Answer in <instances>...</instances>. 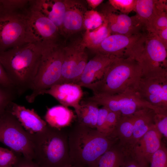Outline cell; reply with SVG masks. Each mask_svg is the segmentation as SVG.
Returning <instances> with one entry per match:
<instances>
[{
	"label": "cell",
	"instance_id": "cell-30",
	"mask_svg": "<svg viewBox=\"0 0 167 167\" xmlns=\"http://www.w3.org/2000/svg\"><path fill=\"white\" fill-rule=\"evenodd\" d=\"M149 167H167V150L164 142L152 155Z\"/></svg>",
	"mask_w": 167,
	"mask_h": 167
},
{
	"label": "cell",
	"instance_id": "cell-23",
	"mask_svg": "<svg viewBox=\"0 0 167 167\" xmlns=\"http://www.w3.org/2000/svg\"><path fill=\"white\" fill-rule=\"evenodd\" d=\"M124 155V149L118 141L99 158L93 167H121Z\"/></svg>",
	"mask_w": 167,
	"mask_h": 167
},
{
	"label": "cell",
	"instance_id": "cell-29",
	"mask_svg": "<svg viewBox=\"0 0 167 167\" xmlns=\"http://www.w3.org/2000/svg\"><path fill=\"white\" fill-rule=\"evenodd\" d=\"M104 21L102 15L96 11H87L84 20V26L86 30H92L101 26Z\"/></svg>",
	"mask_w": 167,
	"mask_h": 167
},
{
	"label": "cell",
	"instance_id": "cell-37",
	"mask_svg": "<svg viewBox=\"0 0 167 167\" xmlns=\"http://www.w3.org/2000/svg\"><path fill=\"white\" fill-rule=\"evenodd\" d=\"M28 0H1L2 7L11 11L23 10L28 6Z\"/></svg>",
	"mask_w": 167,
	"mask_h": 167
},
{
	"label": "cell",
	"instance_id": "cell-39",
	"mask_svg": "<svg viewBox=\"0 0 167 167\" xmlns=\"http://www.w3.org/2000/svg\"><path fill=\"white\" fill-rule=\"evenodd\" d=\"M22 154L19 156L17 161L13 165V167H41L33 161L30 160L25 158Z\"/></svg>",
	"mask_w": 167,
	"mask_h": 167
},
{
	"label": "cell",
	"instance_id": "cell-33",
	"mask_svg": "<svg viewBox=\"0 0 167 167\" xmlns=\"http://www.w3.org/2000/svg\"><path fill=\"white\" fill-rule=\"evenodd\" d=\"M155 126L162 137L167 138V110L156 113L154 118Z\"/></svg>",
	"mask_w": 167,
	"mask_h": 167
},
{
	"label": "cell",
	"instance_id": "cell-9",
	"mask_svg": "<svg viewBox=\"0 0 167 167\" xmlns=\"http://www.w3.org/2000/svg\"><path fill=\"white\" fill-rule=\"evenodd\" d=\"M147 32L131 36L111 34L93 51L118 58L131 57L135 59L141 52Z\"/></svg>",
	"mask_w": 167,
	"mask_h": 167
},
{
	"label": "cell",
	"instance_id": "cell-43",
	"mask_svg": "<svg viewBox=\"0 0 167 167\" xmlns=\"http://www.w3.org/2000/svg\"><path fill=\"white\" fill-rule=\"evenodd\" d=\"M64 167H81L78 165L74 164L71 162L66 165Z\"/></svg>",
	"mask_w": 167,
	"mask_h": 167
},
{
	"label": "cell",
	"instance_id": "cell-44",
	"mask_svg": "<svg viewBox=\"0 0 167 167\" xmlns=\"http://www.w3.org/2000/svg\"><path fill=\"white\" fill-rule=\"evenodd\" d=\"M6 148L0 147V156L4 152Z\"/></svg>",
	"mask_w": 167,
	"mask_h": 167
},
{
	"label": "cell",
	"instance_id": "cell-2",
	"mask_svg": "<svg viewBox=\"0 0 167 167\" xmlns=\"http://www.w3.org/2000/svg\"><path fill=\"white\" fill-rule=\"evenodd\" d=\"M68 138L71 162L81 167H93L118 141L112 135L103 134L77 122L68 133Z\"/></svg>",
	"mask_w": 167,
	"mask_h": 167
},
{
	"label": "cell",
	"instance_id": "cell-45",
	"mask_svg": "<svg viewBox=\"0 0 167 167\" xmlns=\"http://www.w3.org/2000/svg\"><path fill=\"white\" fill-rule=\"evenodd\" d=\"M1 0H0V8L1 7Z\"/></svg>",
	"mask_w": 167,
	"mask_h": 167
},
{
	"label": "cell",
	"instance_id": "cell-12",
	"mask_svg": "<svg viewBox=\"0 0 167 167\" xmlns=\"http://www.w3.org/2000/svg\"><path fill=\"white\" fill-rule=\"evenodd\" d=\"M86 47L82 39H77L63 46L61 75L58 84H76L88 62Z\"/></svg>",
	"mask_w": 167,
	"mask_h": 167
},
{
	"label": "cell",
	"instance_id": "cell-3",
	"mask_svg": "<svg viewBox=\"0 0 167 167\" xmlns=\"http://www.w3.org/2000/svg\"><path fill=\"white\" fill-rule=\"evenodd\" d=\"M142 76L141 67L135 59L116 57L101 79L85 87L97 95H112L128 90L137 92Z\"/></svg>",
	"mask_w": 167,
	"mask_h": 167
},
{
	"label": "cell",
	"instance_id": "cell-32",
	"mask_svg": "<svg viewBox=\"0 0 167 167\" xmlns=\"http://www.w3.org/2000/svg\"><path fill=\"white\" fill-rule=\"evenodd\" d=\"M136 0H109L110 6L115 10L126 14L134 11Z\"/></svg>",
	"mask_w": 167,
	"mask_h": 167
},
{
	"label": "cell",
	"instance_id": "cell-20",
	"mask_svg": "<svg viewBox=\"0 0 167 167\" xmlns=\"http://www.w3.org/2000/svg\"><path fill=\"white\" fill-rule=\"evenodd\" d=\"M156 113L151 109L145 108L135 113L132 138L128 151H131L139 140L155 126L154 118Z\"/></svg>",
	"mask_w": 167,
	"mask_h": 167
},
{
	"label": "cell",
	"instance_id": "cell-41",
	"mask_svg": "<svg viewBox=\"0 0 167 167\" xmlns=\"http://www.w3.org/2000/svg\"><path fill=\"white\" fill-rule=\"evenodd\" d=\"M152 33L154 34L167 48V28L156 30Z\"/></svg>",
	"mask_w": 167,
	"mask_h": 167
},
{
	"label": "cell",
	"instance_id": "cell-8",
	"mask_svg": "<svg viewBox=\"0 0 167 167\" xmlns=\"http://www.w3.org/2000/svg\"><path fill=\"white\" fill-rule=\"evenodd\" d=\"M27 9L11 11L0 8V52L26 44Z\"/></svg>",
	"mask_w": 167,
	"mask_h": 167
},
{
	"label": "cell",
	"instance_id": "cell-42",
	"mask_svg": "<svg viewBox=\"0 0 167 167\" xmlns=\"http://www.w3.org/2000/svg\"><path fill=\"white\" fill-rule=\"evenodd\" d=\"M88 5L92 8H95L100 5L103 1V0H87Z\"/></svg>",
	"mask_w": 167,
	"mask_h": 167
},
{
	"label": "cell",
	"instance_id": "cell-38",
	"mask_svg": "<svg viewBox=\"0 0 167 167\" xmlns=\"http://www.w3.org/2000/svg\"><path fill=\"white\" fill-rule=\"evenodd\" d=\"M121 115L119 112L109 111L106 118V124L110 134L112 135Z\"/></svg>",
	"mask_w": 167,
	"mask_h": 167
},
{
	"label": "cell",
	"instance_id": "cell-14",
	"mask_svg": "<svg viewBox=\"0 0 167 167\" xmlns=\"http://www.w3.org/2000/svg\"><path fill=\"white\" fill-rule=\"evenodd\" d=\"M50 95L62 105L73 107L76 114L79 113L80 101L83 92L81 87L76 84L67 83L57 84L43 91L41 94Z\"/></svg>",
	"mask_w": 167,
	"mask_h": 167
},
{
	"label": "cell",
	"instance_id": "cell-11",
	"mask_svg": "<svg viewBox=\"0 0 167 167\" xmlns=\"http://www.w3.org/2000/svg\"><path fill=\"white\" fill-rule=\"evenodd\" d=\"M26 14V43L43 46L59 42V30L50 19L28 6Z\"/></svg>",
	"mask_w": 167,
	"mask_h": 167
},
{
	"label": "cell",
	"instance_id": "cell-22",
	"mask_svg": "<svg viewBox=\"0 0 167 167\" xmlns=\"http://www.w3.org/2000/svg\"><path fill=\"white\" fill-rule=\"evenodd\" d=\"M135 118V113L130 115H122L112 134L125 151L128 150L131 140Z\"/></svg>",
	"mask_w": 167,
	"mask_h": 167
},
{
	"label": "cell",
	"instance_id": "cell-4",
	"mask_svg": "<svg viewBox=\"0 0 167 167\" xmlns=\"http://www.w3.org/2000/svg\"><path fill=\"white\" fill-rule=\"evenodd\" d=\"M33 161L41 167H64L71 162L68 133L47 125L41 131L32 134Z\"/></svg>",
	"mask_w": 167,
	"mask_h": 167
},
{
	"label": "cell",
	"instance_id": "cell-13",
	"mask_svg": "<svg viewBox=\"0 0 167 167\" xmlns=\"http://www.w3.org/2000/svg\"><path fill=\"white\" fill-rule=\"evenodd\" d=\"M137 92L144 101L158 108L167 110V76L141 77Z\"/></svg>",
	"mask_w": 167,
	"mask_h": 167
},
{
	"label": "cell",
	"instance_id": "cell-35",
	"mask_svg": "<svg viewBox=\"0 0 167 167\" xmlns=\"http://www.w3.org/2000/svg\"><path fill=\"white\" fill-rule=\"evenodd\" d=\"M20 154L6 148L0 156V167L13 166Z\"/></svg>",
	"mask_w": 167,
	"mask_h": 167
},
{
	"label": "cell",
	"instance_id": "cell-17",
	"mask_svg": "<svg viewBox=\"0 0 167 167\" xmlns=\"http://www.w3.org/2000/svg\"><path fill=\"white\" fill-rule=\"evenodd\" d=\"M116 57L96 54L87 62L78 81L76 84L85 87L101 79L105 71Z\"/></svg>",
	"mask_w": 167,
	"mask_h": 167
},
{
	"label": "cell",
	"instance_id": "cell-5",
	"mask_svg": "<svg viewBox=\"0 0 167 167\" xmlns=\"http://www.w3.org/2000/svg\"><path fill=\"white\" fill-rule=\"evenodd\" d=\"M63 57V45L59 42L42 46L39 67L30 88L32 92L25 97L28 102H33L43 91L58 84Z\"/></svg>",
	"mask_w": 167,
	"mask_h": 167
},
{
	"label": "cell",
	"instance_id": "cell-27",
	"mask_svg": "<svg viewBox=\"0 0 167 167\" xmlns=\"http://www.w3.org/2000/svg\"><path fill=\"white\" fill-rule=\"evenodd\" d=\"M110 35L107 23L104 19L102 25L97 28L92 30H86L82 39L86 48L93 51L104 39Z\"/></svg>",
	"mask_w": 167,
	"mask_h": 167
},
{
	"label": "cell",
	"instance_id": "cell-36",
	"mask_svg": "<svg viewBox=\"0 0 167 167\" xmlns=\"http://www.w3.org/2000/svg\"><path fill=\"white\" fill-rule=\"evenodd\" d=\"M109 111L107 107L103 106L99 109L96 129L103 134L112 135L110 134L106 124V118Z\"/></svg>",
	"mask_w": 167,
	"mask_h": 167
},
{
	"label": "cell",
	"instance_id": "cell-21",
	"mask_svg": "<svg viewBox=\"0 0 167 167\" xmlns=\"http://www.w3.org/2000/svg\"><path fill=\"white\" fill-rule=\"evenodd\" d=\"M75 118L71 110L62 105L48 108L44 116L49 126L60 129L69 126Z\"/></svg>",
	"mask_w": 167,
	"mask_h": 167
},
{
	"label": "cell",
	"instance_id": "cell-18",
	"mask_svg": "<svg viewBox=\"0 0 167 167\" xmlns=\"http://www.w3.org/2000/svg\"><path fill=\"white\" fill-rule=\"evenodd\" d=\"M6 109L17 118L26 131L31 134L42 131L48 125L34 109L26 108L13 101Z\"/></svg>",
	"mask_w": 167,
	"mask_h": 167
},
{
	"label": "cell",
	"instance_id": "cell-46",
	"mask_svg": "<svg viewBox=\"0 0 167 167\" xmlns=\"http://www.w3.org/2000/svg\"><path fill=\"white\" fill-rule=\"evenodd\" d=\"M13 167V166H9V167Z\"/></svg>",
	"mask_w": 167,
	"mask_h": 167
},
{
	"label": "cell",
	"instance_id": "cell-24",
	"mask_svg": "<svg viewBox=\"0 0 167 167\" xmlns=\"http://www.w3.org/2000/svg\"><path fill=\"white\" fill-rule=\"evenodd\" d=\"M80 104L79 113L77 117L79 124L96 129L99 108L94 102L86 100Z\"/></svg>",
	"mask_w": 167,
	"mask_h": 167
},
{
	"label": "cell",
	"instance_id": "cell-25",
	"mask_svg": "<svg viewBox=\"0 0 167 167\" xmlns=\"http://www.w3.org/2000/svg\"><path fill=\"white\" fill-rule=\"evenodd\" d=\"M103 11L101 14L107 23H115L124 27L146 31L135 15L129 17L127 14H117L111 6Z\"/></svg>",
	"mask_w": 167,
	"mask_h": 167
},
{
	"label": "cell",
	"instance_id": "cell-16",
	"mask_svg": "<svg viewBox=\"0 0 167 167\" xmlns=\"http://www.w3.org/2000/svg\"><path fill=\"white\" fill-rule=\"evenodd\" d=\"M28 7L50 19L58 28L60 34L66 0H31L29 1Z\"/></svg>",
	"mask_w": 167,
	"mask_h": 167
},
{
	"label": "cell",
	"instance_id": "cell-31",
	"mask_svg": "<svg viewBox=\"0 0 167 167\" xmlns=\"http://www.w3.org/2000/svg\"><path fill=\"white\" fill-rule=\"evenodd\" d=\"M17 96H18L15 90L0 85V114L6 110Z\"/></svg>",
	"mask_w": 167,
	"mask_h": 167
},
{
	"label": "cell",
	"instance_id": "cell-26",
	"mask_svg": "<svg viewBox=\"0 0 167 167\" xmlns=\"http://www.w3.org/2000/svg\"><path fill=\"white\" fill-rule=\"evenodd\" d=\"M166 2V0H156L154 14L146 26L148 32L153 33L167 28Z\"/></svg>",
	"mask_w": 167,
	"mask_h": 167
},
{
	"label": "cell",
	"instance_id": "cell-1",
	"mask_svg": "<svg viewBox=\"0 0 167 167\" xmlns=\"http://www.w3.org/2000/svg\"><path fill=\"white\" fill-rule=\"evenodd\" d=\"M42 46L28 43L0 52V63L18 95L30 89L37 73Z\"/></svg>",
	"mask_w": 167,
	"mask_h": 167
},
{
	"label": "cell",
	"instance_id": "cell-40",
	"mask_svg": "<svg viewBox=\"0 0 167 167\" xmlns=\"http://www.w3.org/2000/svg\"><path fill=\"white\" fill-rule=\"evenodd\" d=\"M0 85L6 88L14 89L15 90L11 82L0 63Z\"/></svg>",
	"mask_w": 167,
	"mask_h": 167
},
{
	"label": "cell",
	"instance_id": "cell-7",
	"mask_svg": "<svg viewBox=\"0 0 167 167\" xmlns=\"http://www.w3.org/2000/svg\"><path fill=\"white\" fill-rule=\"evenodd\" d=\"M167 49L154 34L147 32L141 52L135 59L141 67L142 77L167 75Z\"/></svg>",
	"mask_w": 167,
	"mask_h": 167
},
{
	"label": "cell",
	"instance_id": "cell-28",
	"mask_svg": "<svg viewBox=\"0 0 167 167\" xmlns=\"http://www.w3.org/2000/svg\"><path fill=\"white\" fill-rule=\"evenodd\" d=\"M156 0H136L134 11L137 19L146 29L148 22L152 16L155 11Z\"/></svg>",
	"mask_w": 167,
	"mask_h": 167
},
{
	"label": "cell",
	"instance_id": "cell-6",
	"mask_svg": "<svg viewBox=\"0 0 167 167\" xmlns=\"http://www.w3.org/2000/svg\"><path fill=\"white\" fill-rule=\"evenodd\" d=\"M0 142L27 159L33 160L32 134L26 131L17 118L6 109L0 114Z\"/></svg>",
	"mask_w": 167,
	"mask_h": 167
},
{
	"label": "cell",
	"instance_id": "cell-34",
	"mask_svg": "<svg viewBox=\"0 0 167 167\" xmlns=\"http://www.w3.org/2000/svg\"><path fill=\"white\" fill-rule=\"evenodd\" d=\"M121 167H149V164L136 157L131 151H125Z\"/></svg>",
	"mask_w": 167,
	"mask_h": 167
},
{
	"label": "cell",
	"instance_id": "cell-19",
	"mask_svg": "<svg viewBox=\"0 0 167 167\" xmlns=\"http://www.w3.org/2000/svg\"><path fill=\"white\" fill-rule=\"evenodd\" d=\"M162 137L155 125L139 140L131 151L138 158L149 165L152 155L161 145Z\"/></svg>",
	"mask_w": 167,
	"mask_h": 167
},
{
	"label": "cell",
	"instance_id": "cell-10",
	"mask_svg": "<svg viewBox=\"0 0 167 167\" xmlns=\"http://www.w3.org/2000/svg\"><path fill=\"white\" fill-rule=\"evenodd\" d=\"M97 105L107 107L111 111L118 112L122 115H130L145 108L159 112L163 109L158 108L141 99L137 92L128 90L112 95H94L86 99Z\"/></svg>",
	"mask_w": 167,
	"mask_h": 167
},
{
	"label": "cell",
	"instance_id": "cell-15",
	"mask_svg": "<svg viewBox=\"0 0 167 167\" xmlns=\"http://www.w3.org/2000/svg\"><path fill=\"white\" fill-rule=\"evenodd\" d=\"M87 11L83 5L79 1L66 0V8L61 35L68 37L84 28V16Z\"/></svg>",
	"mask_w": 167,
	"mask_h": 167
}]
</instances>
